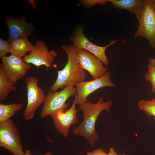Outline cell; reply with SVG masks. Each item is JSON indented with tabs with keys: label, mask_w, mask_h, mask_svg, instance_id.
Segmentation results:
<instances>
[{
	"label": "cell",
	"mask_w": 155,
	"mask_h": 155,
	"mask_svg": "<svg viewBox=\"0 0 155 155\" xmlns=\"http://www.w3.org/2000/svg\"><path fill=\"white\" fill-rule=\"evenodd\" d=\"M148 61L149 63L152 64L155 67V58L150 57L149 59L148 60Z\"/></svg>",
	"instance_id": "obj_25"
},
{
	"label": "cell",
	"mask_w": 155,
	"mask_h": 155,
	"mask_svg": "<svg viewBox=\"0 0 155 155\" xmlns=\"http://www.w3.org/2000/svg\"><path fill=\"white\" fill-rule=\"evenodd\" d=\"M10 42L0 38V57L2 58L5 57L8 53H10Z\"/></svg>",
	"instance_id": "obj_21"
},
{
	"label": "cell",
	"mask_w": 155,
	"mask_h": 155,
	"mask_svg": "<svg viewBox=\"0 0 155 155\" xmlns=\"http://www.w3.org/2000/svg\"><path fill=\"white\" fill-rule=\"evenodd\" d=\"M1 63L9 80L15 85L25 76L31 66L23 60V58L13 54L3 57Z\"/></svg>",
	"instance_id": "obj_9"
},
{
	"label": "cell",
	"mask_w": 155,
	"mask_h": 155,
	"mask_svg": "<svg viewBox=\"0 0 155 155\" xmlns=\"http://www.w3.org/2000/svg\"><path fill=\"white\" fill-rule=\"evenodd\" d=\"M57 52L54 50L49 51L44 41L38 40L33 45L28 54L23 58V60L29 64H32L38 67L45 66L46 71L51 68L52 64L57 56Z\"/></svg>",
	"instance_id": "obj_8"
},
{
	"label": "cell",
	"mask_w": 155,
	"mask_h": 155,
	"mask_svg": "<svg viewBox=\"0 0 155 155\" xmlns=\"http://www.w3.org/2000/svg\"><path fill=\"white\" fill-rule=\"evenodd\" d=\"M106 152L101 149H95L92 152H87L86 155H106Z\"/></svg>",
	"instance_id": "obj_22"
},
{
	"label": "cell",
	"mask_w": 155,
	"mask_h": 155,
	"mask_svg": "<svg viewBox=\"0 0 155 155\" xmlns=\"http://www.w3.org/2000/svg\"><path fill=\"white\" fill-rule=\"evenodd\" d=\"M9 80L0 64V101L5 100L9 93L16 91L17 89Z\"/></svg>",
	"instance_id": "obj_16"
},
{
	"label": "cell",
	"mask_w": 155,
	"mask_h": 155,
	"mask_svg": "<svg viewBox=\"0 0 155 155\" xmlns=\"http://www.w3.org/2000/svg\"><path fill=\"white\" fill-rule=\"evenodd\" d=\"M108 1L119 10L126 9L134 14L138 21L145 7L146 0H108Z\"/></svg>",
	"instance_id": "obj_14"
},
{
	"label": "cell",
	"mask_w": 155,
	"mask_h": 155,
	"mask_svg": "<svg viewBox=\"0 0 155 155\" xmlns=\"http://www.w3.org/2000/svg\"><path fill=\"white\" fill-rule=\"evenodd\" d=\"M24 105L21 103H13L8 104L0 103V123L11 119L17 112L22 109Z\"/></svg>",
	"instance_id": "obj_17"
},
{
	"label": "cell",
	"mask_w": 155,
	"mask_h": 155,
	"mask_svg": "<svg viewBox=\"0 0 155 155\" xmlns=\"http://www.w3.org/2000/svg\"><path fill=\"white\" fill-rule=\"evenodd\" d=\"M0 146L13 155H23L24 153L18 129L11 119L0 123Z\"/></svg>",
	"instance_id": "obj_6"
},
{
	"label": "cell",
	"mask_w": 155,
	"mask_h": 155,
	"mask_svg": "<svg viewBox=\"0 0 155 155\" xmlns=\"http://www.w3.org/2000/svg\"><path fill=\"white\" fill-rule=\"evenodd\" d=\"M23 155H32L30 151L27 149L26 150L25 152L24 153ZM53 155V153L52 152H49L43 155Z\"/></svg>",
	"instance_id": "obj_23"
},
{
	"label": "cell",
	"mask_w": 155,
	"mask_h": 155,
	"mask_svg": "<svg viewBox=\"0 0 155 155\" xmlns=\"http://www.w3.org/2000/svg\"><path fill=\"white\" fill-rule=\"evenodd\" d=\"M39 80L34 76L27 77L25 79L27 103L23 116L26 121L31 120L34 117L36 111L45 98L43 90L38 85Z\"/></svg>",
	"instance_id": "obj_7"
},
{
	"label": "cell",
	"mask_w": 155,
	"mask_h": 155,
	"mask_svg": "<svg viewBox=\"0 0 155 155\" xmlns=\"http://www.w3.org/2000/svg\"><path fill=\"white\" fill-rule=\"evenodd\" d=\"M147 72L144 75L146 80L150 82L152 85L151 91L155 94V67L149 63Z\"/></svg>",
	"instance_id": "obj_19"
},
{
	"label": "cell",
	"mask_w": 155,
	"mask_h": 155,
	"mask_svg": "<svg viewBox=\"0 0 155 155\" xmlns=\"http://www.w3.org/2000/svg\"><path fill=\"white\" fill-rule=\"evenodd\" d=\"M112 104L111 100L104 102L102 96L96 103H92L87 100L79 104V108L82 112L83 120L73 129V133L82 136L87 140L90 146H94L99 137L95 128L97 120L103 111L110 113Z\"/></svg>",
	"instance_id": "obj_1"
},
{
	"label": "cell",
	"mask_w": 155,
	"mask_h": 155,
	"mask_svg": "<svg viewBox=\"0 0 155 155\" xmlns=\"http://www.w3.org/2000/svg\"><path fill=\"white\" fill-rule=\"evenodd\" d=\"M138 26L135 31V38L142 37L149 41L152 49L155 48V1L146 0L145 7L138 20Z\"/></svg>",
	"instance_id": "obj_5"
},
{
	"label": "cell",
	"mask_w": 155,
	"mask_h": 155,
	"mask_svg": "<svg viewBox=\"0 0 155 155\" xmlns=\"http://www.w3.org/2000/svg\"><path fill=\"white\" fill-rule=\"evenodd\" d=\"M111 73L107 71L99 78L88 81H82L75 86L77 89V104L86 102L88 97L96 90L104 87H114L115 84L111 80Z\"/></svg>",
	"instance_id": "obj_10"
},
{
	"label": "cell",
	"mask_w": 155,
	"mask_h": 155,
	"mask_svg": "<svg viewBox=\"0 0 155 155\" xmlns=\"http://www.w3.org/2000/svg\"><path fill=\"white\" fill-rule=\"evenodd\" d=\"M33 46L28 38L20 37L14 39L10 42V53L22 58L26 55V54L30 52Z\"/></svg>",
	"instance_id": "obj_15"
},
{
	"label": "cell",
	"mask_w": 155,
	"mask_h": 155,
	"mask_svg": "<svg viewBox=\"0 0 155 155\" xmlns=\"http://www.w3.org/2000/svg\"><path fill=\"white\" fill-rule=\"evenodd\" d=\"M5 22L8 28L9 42L18 38H28L32 35L35 29L33 24L26 22L24 17L17 19L6 16Z\"/></svg>",
	"instance_id": "obj_13"
},
{
	"label": "cell",
	"mask_w": 155,
	"mask_h": 155,
	"mask_svg": "<svg viewBox=\"0 0 155 155\" xmlns=\"http://www.w3.org/2000/svg\"><path fill=\"white\" fill-rule=\"evenodd\" d=\"M77 93L74 86H67L58 92L49 90L46 95L44 104L40 114V117L44 118L51 114L68 107L69 103H66L67 100Z\"/></svg>",
	"instance_id": "obj_4"
},
{
	"label": "cell",
	"mask_w": 155,
	"mask_h": 155,
	"mask_svg": "<svg viewBox=\"0 0 155 155\" xmlns=\"http://www.w3.org/2000/svg\"><path fill=\"white\" fill-rule=\"evenodd\" d=\"M84 27L78 25L75 28L73 32L71 34L69 39L73 44L78 50L85 49L98 57L106 66L109 64V61L105 53L106 49L109 46L116 43L117 42L124 40L120 39L111 40L110 42L104 46H99L93 43L85 36L84 33Z\"/></svg>",
	"instance_id": "obj_3"
},
{
	"label": "cell",
	"mask_w": 155,
	"mask_h": 155,
	"mask_svg": "<svg viewBox=\"0 0 155 155\" xmlns=\"http://www.w3.org/2000/svg\"><path fill=\"white\" fill-rule=\"evenodd\" d=\"M77 58L82 68L88 72L94 79L99 78L107 71L102 61L86 50H78Z\"/></svg>",
	"instance_id": "obj_12"
},
{
	"label": "cell",
	"mask_w": 155,
	"mask_h": 155,
	"mask_svg": "<svg viewBox=\"0 0 155 155\" xmlns=\"http://www.w3.org/2000/svg\"><path fill=\"white\" fill-rule=\"evenodd\" d=\"M76 94L74 100L69 109L60 110L50 115L56 129L65 137L68 135L71 126L76 124L78 121L77 115L78 109L76 108Z\"/></svg>",
	"instance_id": "obj_11"
},
{
	"label": "cell",
	"mask_w": 155,
	"mask_h": 155,
	"mask_svg": "<svg viewBox=\"0 0 155 155\" xmlns=\"http://www.w3.org/2000/svg\"><path fill=\"white\" fill-rule=\"evenodd\" d=\"M106 155H125V154H117L115 149L113 148H111L109 150L108 153Z\"/></svg>",
	"instance_id": "obj_24"
},
{
	"label": "cell",
	"mask_w": 155,
	"mask_h": 155,
	"mask_svg": "<svg viewBox=\"0 0 155 155\" xmlns=\"http://www.w3.org/2000/svg\"><path fill=\"white\" fill-rule=\"evenodd\" d=\"M79 2L81 4L87 8L91 7L97 4L104 5L108 2V0H81Z\"/></svg>",
	"instance_id": "obj_20"
},
{
	"label": "cell",
	"mask_w": 155,
	"mask_h": 155,
	"mask_svg": "<svg viewBox=\"0 0 155 155\" xmlns=\"http://www.w3.org/2000/svg\"><path fill=\"white\" fill-rule=\"evenodd\" d=\"M151 101L155 103V98L152 99Z\"/></svg>",
	"instance_id": "obj_26"
},
{
	"label": "cell",
	"mask_w": 155,
	"mask_h": 155,
	"mask_svg": "<svg viewBox=\"0 0 155 155\" xmlns=\"http://www.w3.org/2000/svg\"><path fill=\"white\" fill-rule=\"evenodd\" d=\"M61 47L66 53L67 61L63 69L57 70V78L49 87L50 90L53 92L68 86H75L78 83L84 81L86 77V71L78 60V51L76 48L73 44L63 45Z\"/></svg>",
	"instance_id": "obj_2"
},
{
	"label": "cell",
	"mask_w": 155,
	"mask_h": 155,
	"mask_svg": "<svg viewBox=\"0 0 155 155\" xmlns=\"http://www.w3.org/2000/svg\"><path fill=\"white\" fill-rule=\"evenodd\" d=\"M155 1V0H154Z\"/></svg>",
	"instance_id": "obj_27"
},
{
	"label": "cell",
	"mask_w": 155,
	"mask_h": 155,
	"mask_svg": "<svg viewBox=\"0 0 155 155\" xmlns=\"http://www.w3.org/2000/svg\"><path fill=\"white\" fill-rule=\"evenodd\" d=\"M138 106L148 116H153L155 118V103L151 100H141L138 102Z\"/></svg>",
	"instance_id": "obj_18"
}]
</instances>
